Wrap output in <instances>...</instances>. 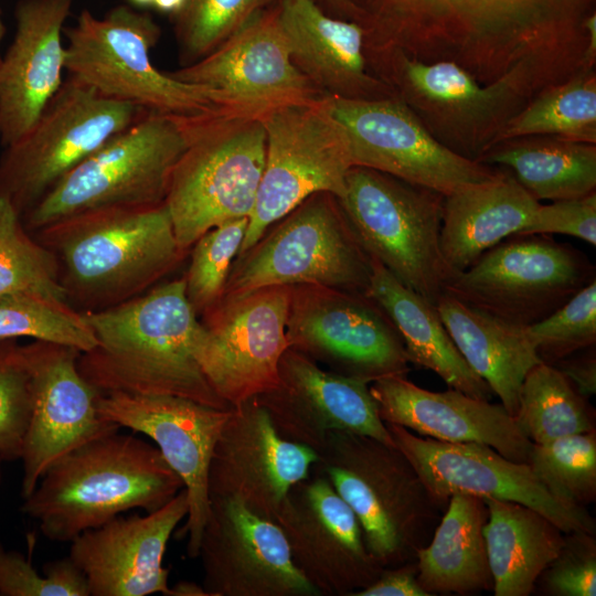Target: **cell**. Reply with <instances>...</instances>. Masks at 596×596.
<instances>
[{
	"label": "cell",
	"mask_w": 596,
	"mask_h": 596,
	"mask_svg": "<svg viewBox=\"0 0 596 596\" xmlns=\"http://www.w3.org/2000/svg\"><path fill=\"white\" fill-rule=\"evenodd\" d=\"M82 313L97 344L79 354L77 366L99 392L173 395L232 408L214 392L196 360L201 323L183 277L111 308Z\"/></svg>",
	"instance_id": "cell-1"
},
{
	"label": "cell",
	"mask_w": 596,
	"mask_h": 596,
	"mask_svg": "<svg viewBox=\"0 0 596 596\" xmlns=\"http://www.w3.org/2000/svg\"><path fill=\"white\" fill-rule=\"evenodd\" d=\"M32 235L55 256L66 301L79 312L140 296L188 253L177 241L166 203L87 211Z\"/></svg>",
	"instance_id": "cell-2"
},
{
	"label": "cell",
	"mask_w": 596,
	"mask_h": 596,
	"mask_svg": "<svg viewBox=\"0 0 596 596\" xmlns=\"http://www.w3.org/2000/svg\"><path fill=\"white\" fill-rule=\"evenodd\" d=\"M183 488L157 446L118 430L54 461L21 511L49 540L71 542L126 511L153 512Z\"/></svg>",
	"instance_id": "cell-3"
},
{
	"label": "cell",
	"mask_w": 596,
	"mask_h": 596,
	"mask_svg": "<svg viewBox=\"0 0 596 596\" xmlns=\"http://www.w3.org/2000/svg\"><path fill=\"white\" fill-rule=\"evenodd\" d=\"M364 53L372 74L394 91L437 141L476 162L540 89L555 84L530 62L483 84L454 62H423L394 49Z\"/></svg>",
	"instance_id": "cell-4"
},
{
	"label": "cell",
	"mask_w": 596,
	"mask_h": 596,
	"mask_svg": "<svg viewBox=\"0 0 596 596\" xmlns=\"http://www.w3.org/2000/svg\"><path fill=\"white\" fill-rule=\"evenodd\" d=\"M317 456L311 470L354 512L373 558L383 568L414 562L445 509L408 458L395 445L341 430L327 435Z\"/></svg>",
	"instance_id": "cell-5"
},
{
	"label": "cell",
	"mask_w": 596,
	"mask_h": 596,
	"mask_svg": "<svg viewBox=\"0 0 596 596\" xmlns=\"http://www.w3.org/2000/svg\"><path fill=\"white\" fill-rule=\"evenodd\" d=\"M63 34L67 76L104 97L180 119L227 113L212 91L155 66L150 53L161 29L149 13L118 4L97 18L83 9Z\"/></svg>",
	"instance_id": "cell-6"
},
{
	"label": "cell",
	"mask_w": 596,
	"mask_h": 596,
	"mask_svg": "<svg viewBox=\"0 0 596 596\" xmlns=\"http://www.w3.org/2000/svg\"><path fill=\"white\" fill-rule=\"evenodd\" d=\"M188 145L170 180L166 205L180 247L207 231L248 217L266 159L260 116L228 113L188 120Z\"/></svg>",
	"instance_id": "cell-7"
},
{
	"label": "cell",
	"mask_w": 596,
	"mask_h": 596,
	"mask_svg": "<svg viewBox=\"0 0 596 596\" xmlns=\"http://www.w3.org/2000/svg\"><path fill=\"white\" fill-rule=\"evenodd\" d=\"M188 120L143 111L21 216L24 227L33 234L87 211L163 204L173 169L188 145Z\"/></svg>",
	"instance_id": "cell-8"
},
{
	"label": "cell",
	"mask_w": 596,
	"mask_h": 596,
	"mask_svg": "<svg viewBox=\"0 0 596 596\" xmlns=\"http://www.w3.org/2000/svg\"><path fill=\"white\" fill-rule=\"evenodd\" d=\"M445 195L391 174L353 166L337 198L361 247L433 305L448 272L440 251Z\"/></svg>",
	"instance_id": "cell-9"
},
{
	"label": "cell",
	"mask_w": 596,
	"mask_h": 596,
	"mask_svg": "<svg viewBox=\"0 0 596 596\" xmlns=\"http://www.w3.org/2000/svg\"><path fill=\"white\" fill-rule=\"evenodd\" d=\"M274 225L236 257L222 297L296 285L368 291L372 259L333 194L310 195Z\"/></svg>",
	"instance_id": "cell-10"
},
{
	"label": "cell",
	"mask_w": 596,
	"mask_h": 596,
	"mask_svg": "<svg viewBox=\"0 0 596 596\" xmlns=\"http://www.w3.org/2000/svg\"><path fill=\"white\" fill-rule=\"evenodd\" d=\"M143 109L68 77L31 128L0 157V200L23 216L71 170Z\"/></svg>",
	"instance_id": "cell-11"
},
{
	"label": "cell",
	"mask_w": 596,
	"mask_h": 596,
	"mask_svg": "<svg viewBox=\"0 0 596 596\" xmlns=\"http://www.w3.org/2000/svg\"><path fill=\"white\" fill-rule=\"evenodd\" d=\"M260 118L265 167L237 257L310 195L328 192L341 198L353 167L347 135L327 96L281 105Z\"/></svg>",
	"instance_id": "cell-12"
},
{
	"label": "cell",
	"mask_w": 596,
	"mask_h": 596,
	"mask_svg": "<svg viewBox=\"0 0 596 596\" xmlns=\"http://www.w3.org/2000/svg\"><path fill=\"white\" fill-rule=\"evenodd\" d=\"M594 279L595 266L579 249L547 234H513L450 277L444 292L526 328Z\"/></svg>",
	"instance_id": "cell-13"
},
{
	"label": "cell",
	"mask_w": 596,
	"mask_h": 596,
	"mask_svg": "<svg viewBox=\"0 0 596 596\" xmlns=\"http://www.w3.org/2000/svg\"><path fill=\"white\" fill-rule=\"evenodd\" d=\"M290 287L289 347L329 371L372 383L406 376L403 340L382 307L366 292L318 285Z\"/></svg>",
	"instance_id": "cell-14"
},
{
	"label": "cell",
	"mask_w": 596,
	"mask_h": 596,
	"mask_svg": "<svg viewBox=\"0 0 596 596\" xmlns=\"http://www.w3.org/2000/svg\"><path fill=\"white\" fill-rule=\"evenodd\" d=\"M290 287L270 286L222 297L200 318L196 360L214 392L231 407L273 391L289 348Z\"/></svg>",
	"instance_id": "cell-15"
},
{
	"label": "cell",
	"mask_w": 596,
	"mask_h": 596,
	"mask_svg": "<svg viewBox=\"0 0 596 596\" xmlns=\"http://www.w3.org/2000/svg\"><path fill=\"white\" fill-rule=\"evenodd\" d=\"M327 98L347 135L352 166L374 169L444 195L500 172L498 167L468 160L443 146L396 96Z\"/></svg>",
	"instance_id": "cell-16"
},
{
	"label": "cell",
	"mask_w": 596,
	"mask_h": 596,
	"mask_svg": "<svg viewBox=\"0 0 596 596\" xmlns=\"http://www.w3.org/2000/svg\"><path fill=\"white\" fill-rule=\"evenodd\" d=\"M278 3L254 14L203 58L169 73L212 91L219 105L234 115L262 116L326 96L292 63Z\"/></svg>",
	"instance_id": "cell-17"
},
{
	"label": "cell",
	"mask_w": 596,
	"mask_h": 596,
	"mask_svg": "<svg viewBox=\"0 0 596 596\" xmlns=\"http://www.w3.org/2000/svg\"><path fill=\"white\" fill-rule=\"evenodd\" d=\"M385 425L395 446L444 509L454 493L509 500L542 513L565 534H594L595 522L586 509L557 500L529 464L510 460L483 444L445 443L418 436L396 424Z\"/></svg>",
	"instance_id": "cell-18"
},
{
	"label": "cell",
	"mask_w": 596,
	"mask_h": 596,
	"mask_svg": "<svg viewBox=\"0 0 596 596\" xmlns=\"http://www.w3.org/2000/svg\"><path fill=\"white\" fill-rule=\"evenodd\" d=\"M97 408L106 421L148 436L182 479L189 511L175 539H188V556L198 557L210 508V464L231 408L173 395L125 392L102 393Z\"/></svg>",
	"instance_id": "cell-19"
},
{
	"label": "cell",
	"mask_w": 596,
	"mask_h": 596,
	"mask_svg": "<svg viewBox=\"0 0 596 596\" xmlns=\"http://www.w3.org/2000/svg\"><path fill=\"white\" fill-rule=\"evenodd\" d=\"M275 523L295 566L320 596H353L384 570L370 554L354 512L313 470L289 489Z\"/></svg>",
	"instance_id": "cell-20"
},
{
	"label": "cell",
	"mask_w": 596,
	"mask_h": 596,
	"mask_svg": "<svg viewBox=\"0 0 596 596\" xmlns=\"http://www.w3.org/2000/svg\"><path fill=\"white\" fill-rule=\"evenodd\" d=\"M31 375L32 411L21 460V496L29 497L47 468L71 450L120 427L102 417V392L78 370L75 348L33 340L23 345Z\"/></svg>",
	"instance_id": "cell-21"
},
{
	"label": "cell",
	"mask_w": 596,
	"mask_h": 596,
	"mask_svg": "<svg viewBox=\"0 0 596 596\" xmlns=\"http://www.w3.org/2000/svg\"><path fill=\"white\" fill-rule=\"evenodd\" d=\"M207 596H320L295 566L277 523L211 497L200 543Z\"/></svg>",
	"instance_id": "cell-22"
},
{
	"label": "cell",
	"mask_w": 596,
	"mask_h": 596,
	"mask_svg": "<svg viewBox=\"0 0 596 596\" xmlns=\"http://www.w3.org/2000/svg\"><path fill=\"white\" fill-rule=\"evenodd\" d=\"M317 453L283 438L266 408L253 397L232 407L215 444L209 496L240 501L275 522L289 489L307 478Z\"/></svg>",
	"instance_id": "cell-23"
},
{
	"label": "cell",
	"mask_w": 596,
	"mask_h": 596,
	"mask_svg": "<svg viewBox=\"0 0 596 596\" xmlns=\"http://www.w3.org/2000/svg\"><path fill=\"white\" fill-rule=\"evenodd\" d=\"M278 377L276 389L256 398L283 438L316 453L334 430L395 445L366 381L324 370L290 347L280 358Z\"/></svg>",
	"instance_id": "cell-24"
},
{
	"label": "cell",
	"mask_w": 596,
	"mask_h": 596,
	"mask_svg": "<svg viewBox=\"0 0 596 596\" xmlns=\"http://www.w3.org/2000/svg\"><path fill=\"white\" fill-rule=\"evenodd\" d=\"M188 511L183 488L153 512L118 515L73 539L68 556L84 574L89 596H170L163 557Z\"/></svg>",
	"instance_id": "cell-25"
},
{
	"label": "cell",
	"mask_w": 596,
	"mask_h": 596,
	"mask_svg": "<svg viewBox=\"0 0 596 596\" xmlns=\"http://www.w3.org/2000/svg\"><path fill=\"white\" fill-rule=\"evenodd\" d=\"M73 0H19L15 33L0 62V142L7 147L35 123L63 83L64 23Z\"/></svg>",
	"instance_id": "cell-26"
},
{
	"label": "cell",
	"mask_w": 596,
	"mask_h": 596,
	"mask_svg": "<svg viewBox=\"0 0 596 596\" xmlns=\"http://www.w3.org/2000/svg\"><path fill=\"white\" fill-rule=\"evenodd\" d=\"M370 392L384 423L439 441L483 444L510 460L528 464L532 441L502 404L476 398L451 387L432 392L406 376L374 381Z\"/></svg>",
	"instance_id": "cell-27"
},
{
	"label": "cell",
	"mask_w": 596,
	"mask_h": 596,
	"mask_svg": "<svg viewBox=\"0 0 596 596\" xmlns=\"http://www.w3.org/2000/svg\"><path fill=\"white\" fill-rule=\"evenodd\" d=\"M279 20L296 67L326 96L380 99L394 91L369 68L364 29L326 14L312 0H279Z\"/></svg>",
	"instance_id": "cell-28"
},
{
	"label": "cell",
	"mask_w": 596,
	"mask_h": 596,
	"mask_svg": "<svg viewBox=\"0 0 596 596\" xmlns=\"http://www.w3.org/2000/svg\"><path fill=\"white\" fill-rule=\"evenodd\" d=\"M540 204L505 169L445 195L440 251L448 279L486 251L518 234Z\"/></svg>",
	"instance_id": "cell-29"
},
{
	"label": "cell",
	"mask_w": 596,
	"mask_h": 596,
	"mask_svg": "<svg viewBox=\"0 0 596 596\" xmlns=\"http://www.w3.org/2000/svg\"><path fill=\"white\" fill-rule=\"evenodd\" d=\"M435 306L462 358L514 416L524 377L542 362L526 328L493 317L447 292Z\"/></svg>",
	"instance_id": "cell-30"
},
{
	"label": "cell",
	"mask_w": 596,
	"mask_h": 596,
	"mask_svg": "<svg viewBox=\"0 0 596 596\" xmlns=\"http://www.w3.org/2000/svg\"><path fill=\"white\" fill-rule=\"evenodd\" d=\"M366 294L394 323L409 363L435 372L449 387L469 396L491 398V389L462 358L435 305L373 259Z\"/></svg>",
	"instance_id": "cell-31"
},
{
	"label": "cell",
	"mask_w": 596,
	"mask_h": 596,
	"mask_svg": "<svg viewBox=\"0 0 596 596\" xmlns=\"http://www.w3.org/2000/svg\"><path fill=\"white\" fill-rule=\"evenodd\" d=\"M482 498L454 493L428 543L416 554L417 579L432 596L491 590Z\"/></svg>",
	"instance_id": "cell-32"
},
{
	"label": "cell",
	"mask_w": 596,
	"mask_h": 596,
	"mask_svg": "<svg viewBox=\"0 0 596 596\" xmlns=\"http://www.w3.org/2000/svg\"><path fill=\"white\" fill-rule=\"evenodd\" d=\"M483 500L488 508L483 535L494 596H528L558 555L564 533L524 504L494 498Z\"/></svg>",
	"instance_id": "cell-33"
},
{
	"label": "cell",
	"mask_w": 596,
	"mask_h": 596,
	"mask_svg": "<svg viewBox=\"0 0 596 596\" xmlns=\"http://www.w3.org/2000/svg\"><path fill=\"white\" fill-rule=\"evenodd\" d=\"M508 170L539 202L596 191V145L547 135L501 140L478 160Z\"/></svg>",
	"instance_id": "cell-34"
},
{
	"label": "cell",
	"mask_w": 596,
	"mask_h": 596,
	"mask_svg": "<svg viewBox=\"0 0 596 596\" xmlns=\"http://www.w3.org/2000/svg\"><path fill=\"white\" fill-rule=\"evenodd\" d=\"M531 135L596 145L595 68H579L567 79L540 89L507 124L497 142Z\"/></svg>",
	"instance_id": "cell-35"
},
{
	"label": "cell",
	"mask_w": 596,
	"mask_h": 596,
	"mask_svg": "<svg viewBox=\"0 0 596 596\" xmlns=\"http://www.w3.org/2000/svg\"><path fill=\"white\" fill-rule=\"evenodd\" d=\"M513 417L533 444L594 430L585 397L557 368L544 362L524 377Z\"/></svg>",
	"instance_id": "cell-36"
},
{
	"label": "cell",
	"mask_w": 596,
	"mask_h": 596,
	"mask_svg": "<svg viewBox=\"0 0 596 596\" xmlns=\"http://www.w3.org/2000/svg\"><path fill=\"white\" fill-rule=\"evenodd\" d=\"M12 294H38L66 301L55 256L24 227L13 206L1 199L0 296Z\"/></svg>",
	"instance_id": "cell-37"
},
{
	"label": "cell",
	"mask_w": 596,
	"mask_h": 596,
	"mask_svg": "<svg viewBox=\"0 0 596 596\" xmlns=\"http://www.w3.org/2000/svg\"><path fill=\"white\" fill-rule=\"evenodd\" d=\"M17 338L58 343L81 352L97 344L82 312L64 300L38 294L0 296V341Z\"/></svg>",
	"instance_id": "cell-38"
},
{
	"label": "cell",
	"mask_w": 596,
	"mask_h": 596,
	"mask_svg": "<svg viewBox=\"0 0 596 596\" xmlns=\"http://www.w3.org/2000/svg\"><path fill=\"white\" fill-rule=\"evenodd\" d=\"M528 464L561 502L583 507L596 498L595 429L531 446Z\"/></svg>",
	"instance_id": "cell-39"
},
{
	"label": "cell",
	"mask_w": 596,
	"mask_h": 596,
	"mask_svg": "<svg viewBox=\"0 0 596 596\" xmlns=\"http://www.w3.org/2000/svg\"><path fill=\"white\" fill-rule=\"evenodd\" d=\"M279 0H185L170 17L181 66L190 65L220 46L254 14Z\"/></svg>",
	"instance_id": "cell-40"
},
{
	"label": "cell",
	"mask_w": 596,
	"mask_h": 596,
	"mask_svg": "<svg viewBox=\"0 0 596 596\" xmlns=\"http://www.w3.org/2000/svg\"><path fill=\"white\" fill-rule=\"evenodd\" d=\"M248 217L219 225L191 246V260L185 275V295L200 318L222 298L237 255L240 254Z\"/></svg>",
	"instance_id": "cell-41"
},
{
	"label": "cell",
	"mask_w": 596,
	"mask_h": 596,
	"mask_svg": "<svg viewBox=\"0 0 596 596\" xmlns=\"http://www.w3.org/2000/svg\"><path fill=\"white\" fill-rule=\"evenodd\" d=\"M526 333L542 362L554 364L596 344V279Z\"/></svg>",
	"instance_id": "cell-42"
},
{
	"label": "cell",
	"mask_w": 596,
	"mask_h": 596,
	"mask_svg": "<svg viewBox=\"0 0 596 596\" xmlns=\"http://www.w3.org/2000/svg\"><path fill=\"white\" fill-rule=\"evenodd\" d=\"M32 411L31 375L23 345L0 341V459H21Z\"/></svg>",
	"instance_id": "cell-43"
},
{
	"label": "cell",
	"mask_w": 596,
	"mask_h": 596,
	"mask_svg": "<svg viewBox=\"0 0 596 596\" xmlns=\"http://www.w3.org/2000/svg\"><path fill=\"white\" fill-rule=\"evenodd\" d=\"M0 596H89L86 578L70 556L44 565L40 574L31 562L0 544Z\"/></svg>",
	"instance_id": "cell-44"
},
{
	"label": "cell",
	"mask_w": 596,
	"mask_h": 596,
	"mask_svg": "<svg viewBox=\"0 0 596 596\" xmlns=\"http://www.w3.org/2000/svg\"><path fill=\"white\" fill-rule=\"evenodd\" d=\"M539 581L549 595L595 596L596 541L593 534L566 533L558 555L542 572Z\"/></svg>",
	"instance_id": "cell-45"
},
{
	"label": "cell",
	"mask_w": 596,
	"mask_h": 596,
	"mask_svg": "<svg viewBox=\"0 0 596 596\" xmlns=\"http://www.w3.org/2000/svg\"><path fill=\"white\" fill-rule=\"evenodd\" d=\"M518 234H565L596 245V191L583 196L540 202Z\"/></svg>",
	"instance_id": "cell-46"
},
{
	"label": "cell",
	"mask_w": 596,
	"mask_h": 596,
	"mask_svg": "<svg viewBox=\"0 0 596 596\" xmlns=\"http://www.w3.org/2000/svg\"><path fill=\"white\" fill-rule=\"evenodd\" d=\"M353 596H430L418 583L416 562L384 568L377 579Z\"/></svg>",
	"instance_id": "cell-47"
},
{
	"label": "cell",
	"mask_w": 596,
	"mask_h": 596,
	"mask_svg": "<svg viewBox=\"0 0 596 596\" xmlns=\"http://www.w3.org/2000/svg\"><path fill=\"white\" fill-rule=\"evenodd\" d=\"M552 364L557 368L585 398L596 393L595 345L586 348Z\"/></svg>",
	"instance_id": "cell-48"
},
{
	"label": "cell",
	"mask_w": 596,
	"mask_h": 596,
	"mask_svg": "<svg viewBox=\"0 0 596 596\" xmlns=\"http://www.w3.org/2000/svg\"><path fill=\"white\" fill-rule=\"evenodd\" d=\"M326 14L359 23L360 12L351 0H312Z\"/></svg>",
	"instance_id": "cell-49"
},
{
	"label": "cell",
	"mask_w": 596,
	"mask_h": 596,
	"mask_svg": "<svg viewBox=\"0 0 596 596\" xmlns=\"http://www.w3.org/2000/svg\"><path fill=\"white\" fill-rule=\"evenodd\" d=\"M170 596H207L202 586L190 582H179L171 588Z\"/></svg>",
	"instance_id": "cell-50"
},
{
	"label": "cell",
	"mask_w": 596,
	"mask_h": 596,
	"mask_svg": "<svg viewBox=\"0 0 596 596\" xmlns=\"http://www.w3.org/2000/svg\"><path fill=\"white\" fill-rule=\"evenodd\" d=\"M184 2L185 0H153L152 7L161 13L172 17L181 10Z\"/></svg>",
	"instance_id": "cell-51"
},
{
	"label": "cell",
	"mask_w": 596,
	"mask_h": 596,
	"mask_svg": "<svg viewBox=\"0 0 596 596\" xmlns=\"http://www.w3.org/2000/svg\"><path fill=\"white\" fill-rule=\"evenodd\" d=\"M127 1L129 2L131 7L139 8V9L152 7V2H153V0H127Z\"/></svg>",
	"instance_id": "cell-52"
},
{
	"label": "cell",
	"mask_w": 596,
	"mask_h": 596,
	"mask_svg": "<svg viewBox=\"0 0 596 596\" xmlns=\"http://www.w3.org/2000/svg\"><path fill=\"white\" fill-rule=\"evenodd\" d=\"M6 34V25L2 21V18H1V11H0V46H1V41L3 39ZM1 57H2V54H1V51H0V62H1Z\"/></svg>",
	"instance_id": "cell-53"
},
{
	"label": "cell",
	"mask_w": 596,
	"mask_h": 596,
	"mask_svg": "<svg viewBox=\"0 0 596 596\" xmlns=\"http://www.w3.org/2000/svg\"><path fill=\"white\" fill-rule=\"evenodd\" d=\"M1 462H2V460L0 459V483H1V478H2V472H1Z\"/></svg>",
	"instance_id": "cell-54"
}]
</instances>
